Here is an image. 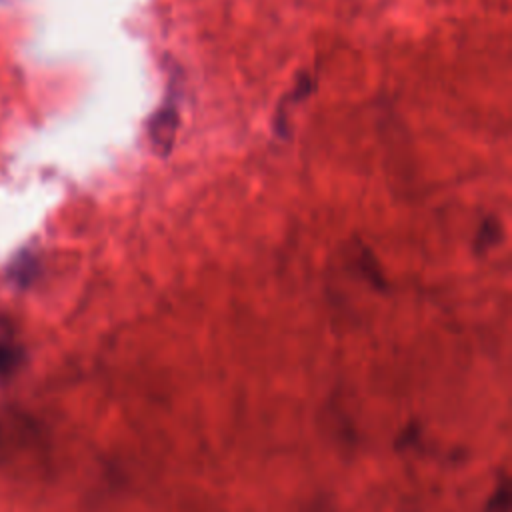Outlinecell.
<instances>
[{"mask_svg": "<svg viewBox=\"0 0 512 512\" xmlns=\"http://www.w3.org/2000/svg\"><path fill=\"white\" fill-rule=\"evenodd\" d=\"M178 126V102L176 98L168 96L164 100V106L158 108V112L152 116L148 124V136L156 150L166 154L174 142V132Z\"/></svg>", "mask_w": 512, "mask_h": 512, "instance_id": "1", "label": "cell"}, {"mask_svg": "<svg viewBox=\"0 0 512 512\" xmlns=\"http://www.w3.org/2000/svg\"><path fill=\"white\" fill-rule=\"evenodd\" d=\"M502 234V228H500V222L494 220V218H486L480 228H478V234H476V248L478 250H486L490 246H494L498 242Z\"/></svg>", "mask_w": 512, "mask_h": 512, "instance_id": "3", "label": "cell"}, {"mask_svg": "<svg viewBox=\"0 0 512 512\" xmlns=\"http://www.w3.org/2000/svg\"><path fill=\"white\" fill-rule=\"evenodd\" d=\"M20 360V350L16 346L12 328L4 316H0V378L8 376Z\"/></svg>", "mask_w": 512, "mask_h": 512, "instance_id": "2", "label": "cell"}]
</instances>
